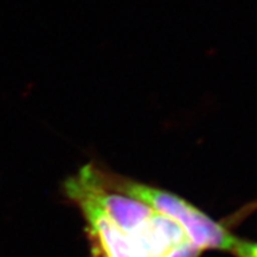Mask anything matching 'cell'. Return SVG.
Masks as SVG:
<instances>
[{
    "instance_id": "6da1fadb",
    "label": "cell",
    "mask_w": 257,
    "mask_h": 257,
    "mask_svg": "<svg viewBox=\"0 0 257 257\" xmlns=\"http://www.w3.org/2000/svg\"><path fill=\"white\" fill-rule=\"evenodd\" d=\"M105 187L143 202L163 216L176 221L197 248L230 251L237 237L229 227L208 217L200 208L174 193L142 184L137 180L110 173L98 167Z\"/></svg>"
},
{
    "instance_id": "3957f363",
    "label": "cell",
    "mask_w": 257,
    "mask_h": 257,
    "mask_svg": "<svg viewBox=\"0 0 257 257\" xmlns=\"http://www.w3.org/2000/svg\"><path fill=\"white\" fill-rule=\"evenodd\" d=\"M229 252L236 257H257V240L237 238Z\"/></svg>"
},
{
    "instance_id": "7a4b0ae2",
    "label": "cell",
    "mask_w": 257,
    "mask_h": 257,
    "mask_svg": "<svg viewBox=\"0 0 257 257\" xmlns=\"http://www.w3.org/2000/svg\"><path fill=\"white\" fill-rule=\"evenodd\" d=\"M64 193L81 212L94 257H143L127 237L105 216L78 174L67 179Z\"/></svg>"
}]
</instances>
